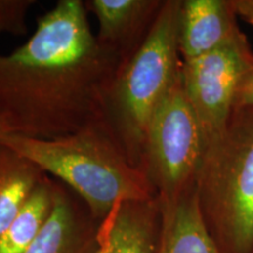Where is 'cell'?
<instances>
[{
  "label": "cell",
  "instance_id": "7a4b0ae2",
  "mask_svg": "<svg viewBox=\"0 0 253 253\" xmlns=\"http://www.w3.org/2000/svg\"><path fill=\"white\" fill-rule=\"evenodd\" d=\"M0 143L56 177L99 223L122 202L157 196L147 175L129 161L107 122L56 138L8 134L0 137Z\"/></svg>",
  "mask_w": 253,
  "mask_h": 253
},
{
  "label": "cell",
  "instance_id": "4fadbf2b",
  "mask_svg": "<svg viewBox=\"0 0 253 253\" xmlns=\"http://www.w3.org/2000/svg\"><path fill=\"white\" fill-rule=\"evenodd\" d=\"M54 192L55 181L46 175L0 236V253L26 252L50 216L54 205Z\"/></svg>",
  "mask_w": 253,
  "mask_h": 253
},
{
  "label": "cell",
  "instance_id": "9c48e42d",
  "mask_svg": "<svg viewBox=\"0 0 253 253\" xmlns=\"http://www.w3.org/2000/svg\"><path fill=\"white\" fill-rule=\"evenodd\" d=\"M163 2L164 0H88L84 5L97 21L99 42L126 62L147 39Z\"/></svg>",
  "mask_w": 253,
  "mask_h": 253
},
{
  "label": "cell",
  "instance_id": "6da1fadb",
  "mask_svg": "<svg viewBox=\"0 0 253 253\" xmlns=\"http://www.w3.org/2000/svg\"><path fill=\"white\" fill-rule=\"evenodd\" d=\"M87 12L81 0H59L24 45L0 54V112L13 134L56 138L107 122L125 60L99 42Z\"/></svg>",
  "mask_w": 253,
  "mask_h": 253
},
{
  "label": "cell",
  "instance_id": "ac0fdd59",
  "mask_svg": "<svg viewBox=\"0 0 253 253\" xmlns=\"http://www.w3.org/2000/svg\"><path fill=\"white\" fill-rule=\"evenodd\" d=\"M252 253H253V252H252Z\"/></svg>",
  "mask_w": 253,
  "mask_h": 253
},
{
  "label": "cell",
  "instance_id": "e0dca14e",
  "mask_svg": "<svg viewBox=\"0 0 253 253\" xmlns=\"http://www.w3.org/2000/svg\"><path fill=\"white\" fill-rule=\"evenodd\" d=\"M13 132H14L13 126H12L8 118L5 115V114L0 112V137H2V136L8 135V134H13Z\"/></svg>",
  "mask_w": 253,
  "mask_h": 253
},
{
  "label": "cell",
  "instance_id": "9a60e30c",
  "mask_svg": "<svg viewBox=\"0 0 253 253\" xmlns=\"http://www.w3.org/2000/svg\"><path fill=\"white\" fill-rule=\"evenodd\" d=\"M253 108V61L243 75L236 93L235 109Z\"/></svg>",
  "mask_w": 253,
  "mask_h": 253
},
{
  "label": "cell",
  "instance_id": "3957f363",
  "mask_svg": "<svg viewBox=\"0 0 253 253\" xmlns=\"http://www.w3.org/2000/svg\"><path fill=\"white\" fill-rule=\"evenodd\" d=\"M198 207L223 253L253 252V108L233 110L207 145L196 178Z\"/></svg>",
  "mask_w": 253,
  "mask_h": 253
},
{
  "label": "cell",
  "instance_id": "ba28073f",
  "mask_svg": "<svg viewBox=\"0 0 253 253\" xmlns=\"http://www.w3.org/2000/svg\"><path fill=\"white\" fill-rule=\"evenodd\" d=\"M99 226L84 202L58 181L50 216L25 253H93Z\"/></svg>",
  "mask_w": 253,
  "mask_h": 253
},
{
  "label": "cell",
  "instance_id": "5b68a950",
  "mask_svg": "<svg viewBox=\"0 0 253 253\" xmlns=\"http://www.w3.org/2000/svg\"><path fill=\"white\" fill-rule=\"evenodd\" d=\"M205 151L203 131L178 77L158 103L145 131L142 169L161 201L196 184Z\"/></svg>",
  "mask_w": 253,
  "mask_h": 253
},
{
  "label": "cell",
  "instance_id": "30bf717a",
  "mask_svg": "<svg viewBox=\"0 0 253 253\" xmlns=\"http://www.w3.org/2000/svg\"><path fill=\"white\" fill-rule=\"evenodd\" d=\"M161 235L158 196L126 201L100 223L93 253H157Z\"/></svg>",
  "mask_w": 253,
  "mask_h": 253
},
{
  "label": "cell",
  "instance_id": "2e32d148",
  "mask_svg": "<svg viewBox=\"0 0 253 253\" xmlns=\"http://www.w3.org/2000/svg\"><path fill=\"white\" fill-rule=\"evenodd\" d=\"M238 18L253 26V0H233Z\"/></svg>",
  "mask_w": 253,
  "mask_h": 253
},
{
  "label": "cell",
  "instance_id": "8992f818",
  "mask_svg": "<svg viewBox=\"0 0 253 253\" xmlns=\"http://www.w3.org/2000/svg\"><path fill=\"white\" fill-rule=\"evenodd\" d=\"M252 61L253 50L244 33L213 52L182 61L183 87L201 125L205 148L225 130L239 82Z\"/></svg>",
  "mask_w": 253,
  "mask_h": 253
},
{
  "label": "cell",
  "instance_id": "277c9868",
  "mask_svg": "<svg viewBox=\"0 0 253 253\" xmlns=\"http://www.w3.org/2000/svg\"><path fill=\"white\" fill-rule=\"evenodd\" d=\"M181 1L164 0L147 39L120 69L107 100V123L132 166L142 171L148 123L182 69Z\"/></svg>",
  "mask_w": 253,
  "mask_h": 253
},
{
  "label": "cell",
  "instance_id": "52a82bcc",
  "mask_svg": "<svg viewBox=\"0 0 253 253\" xmlns=\"http://www.w3.org/2000/svg\"><path fill=\"white\" fill-rule=\"evenodd\" d=\"M242 33L233 0L181 1L178 47L182 61L213 52Z\"/></svg>",
  "mask_w": 253,
  "mask_h": 253
},
{
  "label": "cell",
  "instance_id": "8fae6325",
  "mask_svg": "<svg viewBox=\"0 0 253 253\" xmlns=\"http://www.w3.org/2000/svg\"><path fill=\"white\" fill-rule=\"evenodd\" d=\"M161 235L157 253H223L205 226L196 184L178 198L161 201Z\"/></svg>",
  "mask_w": 253,
  "mask_h": 253
},
{
  "label": "cell",
  "instance_id": "5bb4252c",
  "mask_svg": "<svg viewBox=\"0 0 253 253\" xmlns=\"http://www.w3.org/2000/svg\"><path fill=\"white\" fill-rule=\"evenodd\" d=\"M36 4V0H0V36H26L28 12Z\"/></svg>",
  "mask_w": 253,
  "mask_h": 253
},
{
  "label": "cell",
  "instance_id": "7c38bea8",
  "mask_svg": "<svg viewBox=\"0 0 253 253\" xmlns=\"http://www.w3.org/2000/svg\"><path fill=\"white\" fill-rule=\"evenodd\" d=\"M46 175L37 164L0 143V236Z\"/></svg>",
  "mask_w": 253,
  "mask_h": 253
}]
</instances>
